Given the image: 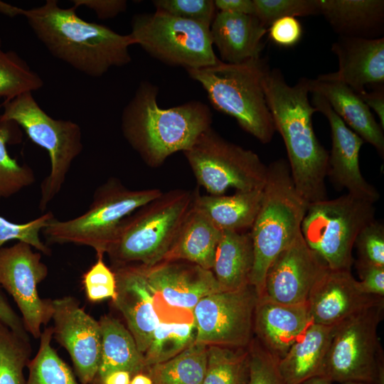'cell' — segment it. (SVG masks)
<instances>
[{
  "label": "cell",
  "instance_id": "obj_51",
  "mask_svg": "<svg viewBox=\"0 0 384 384\" xmlns=\"http://www.w3.org/2000/svg\"><path fill=\"white\" fill-rule=\"evenodd\" d=\"M0 13L10 17L22 16L23 9L0 1Z\"/></svg>",
  "mask_w": 384,
  "mask_h": 384
},
{
  "label": "cell",
  "instance_id": "obj_40",
  "mask_svg": "<svg viewBox=\"0 0 384 384\" xmlns=\"http://www.w3.org/2000/svg\"><path fill=\"white\" fill-rule=\"evenodd\" d=\"M156 11L210 27L217 14L213 0H154Z\"/></svg>",
  "mask_w": 384,
  "mask_h": 384
},
{
  "label": "cell",
  "instance_id": "obj_18",
  "mask_svg": "<svg viewBox=\"0 0 384 384\" xmlns=\"http://www.w3.org/2000/svg\"><path fill=\"white\" fill-rule=\"evenodd\" d=\"M139 267L154 295L171 306L193 311L202 298L221 291L211 270L188 261L162 260Z\"/></svg>",
  "mask_w": 384,
  "mask_h": 384
},
{
  "label": "cell",
  "instance_id": "obj_2",
  "mask_svg": "<svg viewBox=\"0 0 384 384\" xmlns=\"http://www.w3.org/2000/svg\"><path fill=\"white\" fill-rule=\"evenodd\" d=\"M76 9L47 0L41 6L23 9L22 16L52 55L88 76L100 78L112 67L129 64V48L135 44L130 34L86 21Z\"/></svg>",
  "mask_w": 384,
  "mask_h": 384
},
{
  "label": "cell",
  "instance_id": "obj_14",
  "mask_svg": "<svg viewBox=\"0 0 384 384\" xmlns=\"http://www.w3.org/2000/svg\"><path fill=\"white\" fill-rule=\"evenodd\" d=\"M48 272L41 253L28 243L0 249V286L14 299L26 331L35 338H40L41 326L52 319V299H41L38 291Z\"/></svg>",
  "mask_w": 384,
  "mask_h": 384
},
{
  "label": "cell",
  "instance_id": "obj_38",
  "mask_svg": "<svg viewBox=\"0 0 384 384\" xmlns=\"http://www.w3.org/2000/svg\"><path fill=\"white\" fill-rule=\"evenodd\" d=\"M255 16L268 27L284 16L320 14L319 0H253Z\"/></svg>",
  "mask_w": 384,
  "mask_h": 384
},
{
  "label": "cell",
  "instance_id": "obj_10",
  "mask_svg": "<svg viewBox=\"0 0 384 384\" xmlns=\"http://www.w3.org/2000/svg\"><path fill=\"white\" fill-rule=\"evenodd\" d=\"M373 203L349 193L308 205L301 233L331 270H351L358 233L373 221Z\"/></svg>",
  "mask_w": 384,
  "mask_h": 384
},
{
  "label": "cell",
  "instance_id": "obj_7",
  "mask_svg": "<svg viewBox=\"0 0 384 384\" xmlns=\"http://www.w3.org/2000/svg\"><path fill=\"white\" fill-rule=\"evenodd\" d=\"M161 193L158 188L130 190L112 178L97 188L85 213L64 221L53 218L42 231L49 242L86 245L103 256L122 221Z\"/></svg>",
  "mask_w": 384,
  "mask_h": 384
},
{
  "label": "cell",
  "instance_id": "obj_19",
  "mask_svg": "<svg viewBox=\"0 0 384 384\" xmlns=\"http://www.w3.org/2000/svg\"><path fill=\"white\" fill-rule=\"evenodd\" d=\"M383 299L362 292L351 270L328 268L311 289L307 305L312 323L332 326Z\"/></svg>",
  "mask_w": 384,
  "mask_h": 384
},
{
  "label": "cell",
  "instance_id": "obj_37",
  "mask_svg": "<svg viewBox=\"0 0 384 384\" xmlns=\"http://www.w3.org/2000/svg\"><path fill=\"white\" fill-rule=\"evenodd\" d=\"M29 338L0 321V384H26L23 370L31 360Z\"/></svg>",
  "mask_w": 384,
  "mask_h": 384
},
{
  "label": "cell",
  "instance_id": "obj_21",
  "mask_svg": "<svg viewBox=\"0 0 384 384\" xmlns=\"http://www.w3.org/2000/svg\"><path fill=\"white\" fill-rule=\"evenodd\" d=\"M331 50L338 60L336 72L317 78L341 82L357 94L366 91V86L384 82V38H365L341 36Z\"/></svg>",
  "mask_w": 384,
  "mask_h": 384
},
{
  "label": "cell",
  "instance_id": "obj_29",
  "mask_svg": "<svg viewBox=\"0 0 384 384\" xmlns=\"http://www.w3.org/2000/svg\"><path fill=\"white\" fill-rule=\"evenodd\" d=\"M221 234L193 205L163 260H185L211 270Z\"/></svg>",
  "mask_w": 384,
  "mask_h": 384
},
{
  "label": "cell",
  "instance_id": "obj_31",
  "mask_svg": "<svg viewBox=\"0 0 384 384\" xmlns=\"http://www.w3.org/2000/svg\"><path fill=\"white\" fill-rule=\"evenodd\" d=\"M208 346L195 341L173 358L147 368L153 384H202Z\"/></svg>",
  "mask_w": 384,
  "mask_h": 384
},
{
  "label": "cell",
  "instance_id": "obj_26",
  "mask_svg": "<svg viewBox=\"0 0 384 384\" xmlns=\"http://www.w3.org/2000/svg\"><path fill=\"white\" fill-rule=\"evenodd\" d=\"M334 326L311 323L278 361L279 371L285 384H299L321 375Z\"/></svg>",
  "mask_w": 384,
  "mask_h": 384
},
{
  "label": "cell",
  "instance_id": "obj_50",
  "mask_svg": "<svg viewBox=\"0 0 384 384\" xmlns=\"http://www.w3.org/2000/svg\"><path fill=\"white\" fill-rule=\"evenodd\" d=\"M132 379L130 373L126 370H115L109 373L92 384H129Z\"/></svg>",
  "mask_w": 384,
  "mask_h": 384
},
{
  "label": "cell",
  "instance_id": "obj_15",
  "mask_svg": "<svg viewBox=\"0 0 384 384\" xmlns=\"http://www.w3.org/2000/svg\"><path fill=\"white\" fill-rule=\"evenodd\" d=\"M53 332L73 361L82 384H92L98 372L101 355L99 321L80 307L73 297L52 299Z\"/></svg>",
  "mask_w": 384,
  "mask_h": 384
},
{
  "label": "cell",
  "instance_id": "obj_28",
  "mask_svg": "<svg viewBox=\"0 0 384 384\" xmlns=\"http://www.w3.org/2000/svg\"><path fill=\"white\" fill-rule=\"evenodd\" d=\"M254 264L250 232L222 231L211 271L221 291H233L250 284Z\"/></svg>",
  "mask_w": 384,
  "mask_h": 384
},
{
  "label": "cell",
  "instance_id": "obj_52",
  "mask_svg": "<svg viewBox=\"0 0 384 384\" xmlns=\"http://www.w3.org/2000/svg\"><path fill=\"white\" fill-rule=\"evenodd\" d=\"M129 384H153V381L148 374L139 373L132 376Z\"/></svg>",
  "mask_w": 384,
  "mask_h": 384
},
{
  "label": "cell",
  "instance_id": "obj_9",
  "mask_svg": "<svg viewBox=\"0 0 384 384\" xmlns=\"http://www.w3.org/2000/svg\"><path fill=\"white\" fill-rule=\"evenodd\" d=\"M0 108L3 110L0 121L15 122L49 155L50 172L41 185L39 204L44 210L60 191L73 160L82 151L81 129L73 121L51 117L30 92L4 101Z\"/></svg>",
  "mask_w": 384,
  "mask_h": 384
},
{
  "label": "cell",
  "instance_id": "obj_41",
  "mask_svg": "<svg viewBox=\"0 0 384 384\" xmlns=\"http://www.w3.org/2000/svg\"><path fill=\"white\" fill-rule=\"evenodd\" d=\"M249 351V378L247 384H285L278 368V359L259 341L252 338Z\"/></svg>",
  "mask_w": 384,
  "mask_h": 384
},
{
  "label": "cell",
  "instance_id": "obj_54",
  "mask_svg": "<svg viewBox=\"0 0 384 384\" xmlns=\"http://www.w3.org/2000/svg\"><path fill=\"white\" fill-rule=\"evenodd\" d=\"M341 384H366V383H358V382H346V383H341Z\"/></svg>",
  "mask_w": 384,
  "mask_h": 384
},
{
  "label": "cell",
  "instance_id": "obj_30",
  "mask_svg": "<svg viewBox=\"0 0 384 384\" xmlns=\"http://www.w3.org/2000/svg\"><path fill=\"white\" fill-rule=\"evenodd\" d=\"M101 331V355L94 382L110 372L126 370L132 376L147 368L129 331L117 319L105 315L98 321ZM93 382V383H94Z\"/></svg>",
  "mask_w": 384,
  "mask_h": 384
},
{
  "label": "cell",
  "instance_id": "obj_3",
  "mask_svg": "<svg viewBox=\"0 0 384 384\" xmlns=\"http://www.w3.org/2000/svg\"><path fill=\"white\" fill-rule=\"evenodd\" d=\"M159 87L141 82L121 117L122 134L149 166L162 165L171 154L190 149L211 127L209 107L197 100L170 108L157 103Z\"/></svg>",
  "mask_w": 384,
  "mask_h": 384
},
{
  "label": "cell",
  "instance_id": "obj_8",
  "mask_svg": "<svg viewBox=\"0 0 384 384\" xmlns=\"http://www.w3.org/2000/svg\"><path fill=\"white\" fill-rule=\"evenodd\" d=\"M384 299L334 326L321 375L332 383L384 384V353L378 336Z\"/></svg>",
  "mask_w": 384,
  "mask_h": 384
},
{
  "label": "cell",
  "instance_id": "obj_24",
  "mask_svg": "<svg viewBox=\"0 0 384 384\" xmlns=\"http://www.w3.org/2000/svg\"><path fill=\"white\" fill-rule=\"evenodd\" d=\"M307 82L310 92L324 97L343 122L383 157V129L358 94L338 81L317 78Z\"/></svg>",
  "mask_w": 384,
  "mask_h": 384
},
{
  "label": "cell",
  "instance_id": "obj_45",
  "mask_svg": "<svg viewBox=\"0 0 384 384\" xmlns=\"http://www.w3.org/2000/svg\"><path fill=\"white\" fill-rule=\"evenodd\" d=\"M358 286L364 294L384 297V267L356 265Z\"/></svg>",
  "mask_w": 384,
  "mask_h": 384
},
{
  "label": "cell",
  "instance_id": "obj_46",
  "mask_svg": "<svg viewBox=\"0 0 384 384\" xmlns=\"http://www.w3.org/2000/svg\"><path fill=\"white\" fill-rule=\"evenodd\" d=\"M72 2L76 8L83 6L94 11L100 19L114 18L125 11L127 6L125 0H73Z\"/></svg>",
  "mask_w": 384,
  "mask_h": 384
},
{
  "label": "cell",
  "instance_id": "obj_36",
  "mask_svg": "<svg viewBox=\"0 0 384 384\" xmlns=\"http://www.w3.org/2000/svg\"><path fill=\"white\" fill-rule=\"evenodd\" d=\"M43 86L40 75L16 52L2 49L0 38V97L4 101L25 92H33Z\"/></svg>",
  "mask_w": 384,
  "mask_h": 384
},
{
  "label": "cell",
  "instance_id": "obj_53",
  "mask_svg": "<svg viewBox=\"0 0 384 384\" xmlns=\"http://www.w3.org/2000/svg\"><path fill=\"white\" fill-rule=\"evenodd\" d=\"M333 383L329 380L327 378L323 375H317L309 379L305 380L304 381L300 383L299 384H332Z\"/></svg>",
  "mask_w": 384,
  "mask_h": 384
},
{
  "label": "cell",
  "instance_id": "obj_6",
  "mask_svg": "<svg viewBox=\"0 0 384 384\" xmlns=\"http://www.w3.org/2000/svg\"><path fill=\"white\" fill-rule=\"evenodd\" d=\"M269 69L260 58L238 64L219 59L213 65L186 71L202 85L215 110L235 118L242 129L267 144L276 132L263 88Z\"/></svg>",
  "mask_w": 384,
  "mask_h": 384
},
{
  "label": "cell",
  "instance_id": "obj_23",
  "mask_svg": "<svg viewBox=\"0 0 384 384\" xmlns=\"http://www.w3.org/2000/svg\"><path fill=\"white\" fill-rule=\"evenodd\" d=\"M210 31L220 60L238 64L261 58L267 28L255 15L218 11Z\"/></svg>",
  "mask_w": 384,
  "mask_h": 384
},
{
  "label": "cell",
  "instance_id": "obj_48",
  "mask_svg": "<svg viewBox=\"0 0 384 384\" xmlns=\"http://www.w3.org/2000/svg\"><path fill=\"white\" fill-rule=\"evenodd\" d=\"M367 106L372 109L380 120V125L384 129V89L383 85L375 86L370 92L367 90L359 95Z\"/></svg>",
  "mask_w": 384,
  "mask_h": 384
},
{
  "label": "cell",
  "instance_id": "obj_33",
  "mask_svg": "<svg viewBox=\"0 0 384 384\" xmlns=\"http://www.w3.org/2000/svg\"><path fill=\"white\" fill-rule=\"evenodd\" d=\"M53 336L52 326L41 333L38 351L27 365L26 384H82L52 347Z\"/></svg>",
  "mask_w": 384,
  "mask_h": 384
},
{
  "label": "cell",
  "instance_id": "obj_16",
  "mask_svg": "<svg viewBox=\"0 0 384 384\" xmlns=\"http://www.w3.org/2000/svg\"><path fill=\"white\" fill-rule=\"evenodd\" d=\"M328 268L300 233L270 265L263 296L282 304L306 303L314 286Z\"/></svg>",
  "mask_w": 384,
  "mask_h": 384
},
{
  "label": "cell",
  "instance_id": "obj_42",
  "mask_svg": "<svg viewBox=\"0 0 384 384\" xmlns=\"http://www.w3.org/2000/svg\"><path fill=\"white\" fill-rule=\"evenodd\" d=\"M356 265L384 267V226L375 219L356 237Z\"/></svg>",
  "mask_w": 384,
  "mask_h": 384
},
{
  "label": "cell",
  "instance_id": "obj_49",
  "mask_svg": "<svg viewBox=\"0 0 384 384\" xmlns=\"http://www.w3.org/2000/svg\"><path fill=\"white\" fill-rule=\"evenodd\" d=\"M214 3L219 11L255 15L253 0H215Z\"/></svg>",
  "mask_w": 384,
  "mask_h": 384
},
{
  "label": "cell",
  "instance_id": "obj_39",
  "mask_svg": "<svg viewBox=\"0 0 384 384\" xmlns=\"http://www.w3.org/2000/svg\"><path fill=\"white\" fill-rule=\"evenodd\" d=\"M54 218L48 212L36 219L26 223H15L0 216V249L2 245L11 240H17L29 244L45 255H50V250L40 238V233Z\"/></svg>",
  "mask_w": 384,
  "mask_h": 384
},
{
  "label": "cell",
  "instance_id": "obj_44",
  "mask_svg": "<svg viewBox=\"0 0 384 384\" xmlns=\"http://www.w3.org/2000/svg\"><path fill=\"white\" fill-rule=\"evenodd\" d=\"M270 38L282 47L295 46L302 38V26L293 16H284L274 21L267 28Z\"/></svg>",
  "mask_w": 384,
  "mask_h": 384
},
{
  "label": "cell",
  "instance_id": "obj_17",
  "mask_svg": "<svg viewBox=\"0 0 384 384\" xmlns=\"http://www.w3.org/2000/svg\"><path fill=\"white\" fill-rule=\"evenodd\" d=\"M312 94V105L326 117L331 129L332 147L327 176L339 188L374 203L380 195L364 178L359 166V153L365 142L343 122L324 97Z\"/></svg>",
  "mask_w": 384,
  "mask_h": 384
},
{
  "label": "cell",
  "instance_id": "obj_4",
  "mask_svg": "<svg viewBox=\"0 0 384 384\" xmlns=\"http://www.w3.org/2000/svg\"><path fill=\"white\" fill-rule=\"evenodd\" d=\"M196 189H174L161 194L127 217L107 254L112 268L152 267L161 262L193 207Z\"/></svg>",
  "mask_w": 384,
  "mask_h": 384
},
{
  "label": "cell",
  "instance_id": "obj_13",
  "mask_svg": "<svg viewBox=\"0 0 384 384\" xmlns=\"http://www.w3.org/2000/svg\"><path fill=\"white\" fill-rule=\"evenodd\" d=\"M258 296L250 285L202 298L193 309L196 341L206 346L247 348L253 338Z\"/></svg>",
  "mask_w": 384,
  "mask_h": 384
},
{
  "label": "cell",
  "instance_id": "obj_20",
  "mask_svg": "<svg viewBox=\"0 0 384 384\" xmlns=\"http://www.w3.org/2000/svg\"><path fill=\"white\" fill-rule=\"evenodd\" d=\"M116 296L112 302L127 323L138 349L144 355L160 323L154 308V292L139 266L113 267Z\"/></svg>",
  "mask_w": 384,
  "mask_h": 384
},
{
  "label": "cell",
  "instance_id": "obj_47",
  "mask_svg": "<svg viewBox=\"0 0 384 384\" xmlns=\"http://www.w3.org/2000/svg\"><path fill=\"white\" fill-rule=\"evenodd\" d=\"M0 321L20 336L29 338L22 319L14 311L6 297L0 290Z\"/></svg>",
  "mask_w": 384,
  "mask_h": 384
},
{
  "label": "cell",
  "instance_id": "obj_12",
  "mask_svg": "<svg viewBox=\"0 0 384 384\" xmlns=\"http://www.w3.org/2000/svg\"><path fill=\"white\" fill-rule=\"evenodd\" d=\"M183 153L197 183L210 195H224L231 188L247 191L265 186L267 166L259 156L227 141L211 127Z\"/></svg>",
  "mask_w": 384,
  "mask_h": 384
},
{
  "label": "cell",
  "instance_id": "obj_43",
  "mask_svg": "<svg viewBox=\"0 0 384 384\" xmlns=\"http://www.w3.org/2000/svg\"><path fill=\"white\" fill-rule=\"evenodd\" d=\"M96 262L83 274L82 284L87 299L100 302L116 296V277L114 271L106 265L103 256H97Z\"/></svg>",
  "mask_w": 384,
  "mask_h": 384
},
{
  "label": "cell",
  "instance_id": "obj_32",
  "mask_svg": "<svg viewBox=\"0 0 384 384\" xmlns=\"http://www.w3.org/2000/svg\"><path fill=\"white\" fill-rule=\"evenodd\" d=\"M249 378L247 348L211 345L202 384H247Z\"/></svg>",
  "mask_w": 384,
  "mask_h": 384
},
{
  "label": "cell",
  "instance_id": "obj_25",
  "mask_svg": "<svg viewBox=\"0 0 384 384\" xmlns=\"http://www.w3.org/2000/svg\"><path fill=\"white\" fill-rule=\"evenodd\" d=\"M319 5L341 36L377 38L383 31V0H319Z\"/></svg>",
  "mask_w": 384,
  "mask_h": 384
},
{
  "label": "cell",
  "instance_id": "obj_34",
  "mask_svg": "<svg viewBox=\"0 0 384 384\" xmlns=\"http://www.w3.org/2000/svg\"><path fill=\"white\" fill-rule=\"evenodd\" d=\"M18 126L0 121V198H9L31 185L35 177L30 167L21 165L8 152L6 146L20 142Z\"/></svg>",
  "mask_w": 384,
  "mask_h": 384
},
{
  "label": "cell",
  "instance_id": "obj_35",
  "mask_svg": "<svg viewBox=\"0 0 384 384\" xmlns=\"http://www.w3.org/2000/svg\"><path fill=\"white\" fill-rule=\"evenodd\" d=\"M196 333L194 321L160 322L153 333L147 349L144 353L146 368L164 362L187 348L196 341Z\"/></svg>",
  "mask_w": 384,
  "mask_h": 384
},
{
  "label": "cell",
  "instance_id": "obj_11",
  "mask_svg": "<svg viewBox=\"0 0 384 384\" xmlns=\"http://www.w3.org/2000/svg\"><path fill=\"white\" fill-rule=\"evenodd\" d=\"M131 26L134 43L168 65L196 69L219 60L208 25L155 11L134 15Z\"/></svg>",
  "mask_w": 384,
  "mask_h": 384
},
{
  "label": "cell",
  "instance_id": "obj_27",
  "mask_svg": "<svg viewBox=\"0 0 384 384\" xmlns=\"http://www.w3.org/2000/svg\"><path fill=\"white\" fill-rule=\"evenodd\" d=\"M262 190L214 196L200 195L196 188L193 206L220 230L243 232L254 223L262 203Z\"/></svg>",
  "mask_w": 384,
  "mask_h": 384
},
{
  "label": "cell",
  "instance_id": "obj_5",
  "mask_svg": "<svg viewBox=\"0 0 384 384\" xmlns=\"http://www.w3.org/2000/svg\"><path fill=\"white\" fill-rule=\"evenodd\" d=\"M262 203L250 228L254 264L250 284L263 296L265 277L274 258L301 233L308 203L295 188L288 162L280 159L267 166Z\"/></svg>",
  "mask_w": 384,
  "mask_h": 384
},
{
  "label": "cell",
  "instance_id": "obj_22",
  "mask_svg": "<svg viewBox=\"0 0 384 384\" xmlns=\"http://www.w3.org/2000/svg\"><path fill=\"white\" fill-rule=\"evenodd\" d=\"M311 323L307 302L287 304L262 296L254 311L253 334L279 360Z\"/></svg>",
  "mask_w": 384,
  "mask_h": 384
},
{
  "label": "cell",
  "instance_id": "obj_1",
  "mask_svg": "<svg viewBox=\"0 0 384 384\" xmlns=\"http://www.w3.org/2000/svg\"><path fill=\"white\" fill-rule=\"evenodd\" d=\"M267 107L276 131L284 142L291 175L308 203L327 199L325 178L329 153L316 137L307 78L289 85L278 69L267 71L263 82Z\"/></svg>",
  "mask_w": 384,
  "mask_h": 384
}]
</instances>
